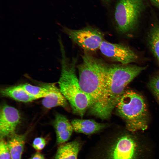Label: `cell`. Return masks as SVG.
<instances>
[{"label": "cell", "instance_id": "10", "mask_svg": "<svg viewBox=\"0 0 159 159\" xmlns=\"http://www.w3.org/2000/svg\"><path fill=\"white\" fill-rule=\"evenodd\" d=\"M53 125L56 134L57 144L60 145L69 140L74 130L71 122L65 116L57 113Z\"/></svg>", "mask_w": 159, "mask_h": 159}, {"label": "cell", "instance_id": "22", "mask_svg": "<svg viewBox=\"0 0 159 159\" xmlns=\"http://www.w3.org/2000/svg\"><path fill=\"white\" fill-rule=\"evenodd\" d=\"M152 4L159 9V0H150Z\"/></svg>", "mask_w": 159, "mask_h": 159}, {"label": "cell", "instance_id": "5", "mask_svg": "<svg viewBox=\"0 0 159 159\" xmlns=\"http://www.w3.org/2000/svg\"><path fill=\"white\" fill-rule=\"evenodd\" d=\"M82 59V62L77 66L79 84L82 90L91 99L92 105L101 93L108 65L86 52Z\"/></svg>", "mask_w": 159, "mask_h": 159}, {"label": "cell", "instance_id": "14", "mask_svg": "<svg viewBox=\"0 0 159 159\" xmlns=\"http://www.w3.org/2000/svg\"><path fill=\"white\" fill-rule=\"evenodd\" d=\"M26 135V133L19 135L14 133L9 137L7 143L11 159H21Z\"/></svg>", "mask_w": 159, "mask_h": 159}, {"label": "cell", "instance_id": "12", "mask_svg": "<svg viewBox=\"0 0 159 159\" xmlns=\"http://www.w3.org/2000/svg\"><path fill=\"white\" fill-rule=\"evenodd\" d=\"M45 85L49 90V93L43 98L42 101L43 105L47 109L59 106L69 110L68 102L59 89L54 84Z\"/></svg>", "mask_w": 159, "mask_h": 159}, {"label": "cell", "instance_id": "9", "mask_svg": "<svg viewBox=\"0 0 159 159\" xmlns=\"http://www.w3.org/2000/svg\"><path fill=\"white\" fill-rule=\"evenodd\" d=\"M20 120V114L16 109L7 104L3 105L0 112V139L15 133Z\"/></svg>", "mask_w": 159, "mask_h": 159}, {"label": "cell", "instance_id": "18", "mask_svg": "<svg viewBox=\"0 0 159 159\" xmlns=\"http://www.w3.org/2000/svg\"><path fill=\"white\" fill-rule=\"evenodd\" d=\"M148 86L159 103V71L151 77L148 82Z\"/></svg>", "mask_w": 159, "mask_h": 159}, {"label": "cell", "instance_id": "17", "mask_svg": "<svg viewBox=\"0 0 159 159\" xmlns=\"http://www.w3.org/2000/svg\"><path fill=\"white\" fill-rule=\"evenodd\" d=\"M20 85L29 95L36 100L43 98L49 93V90L45 84L40 86L27 83Z\"/></svg>", "mask_w": 159, "mask_h": 159}, {"label": "cell", "instance_id": "8", "mask_svg": "<svg viewBox=\"0 0 159 159\" xmlns=\"http://www.w3.org/2000/svg\"><path fill=\"white\" fill-rule=\"evenodd\" d=\"M99 49L106 57L120 64H129L138 60V55L130 47L123 44L113 43L104 40Z\"/></svg>", "mask_w": 159, "mask_h": 159}, {"label": "cell", "instance_id": "11", "mask_svg": "<svg viewBox=\"0 0 159 159\" xmlns=\"http://www.w3.org/2000/svg\"><path fill=\"white\" fill-rule=\"evenodd\" d=\"M85 141L79 137L72 141L60 145L53 159H78Z\"/></svg>", "mask_w": 159, "mask_h": 159}, {"label": "cell", "instance_id": "13", "mask_svg": "<svg viewBox=\"0 0 159 159\" xmlns=\"http://www.w3.org/2000/svg\"><path fill=\"white\" fill-rule=\"evenodd\" d=\"M71 123L75 132L87 135L97 133L109 126L108 124L98 122L92 119H75Z\"/></svg>", "mask_w": 159, "mask_h": 159}, {"label": "cell", "instance_id": "3", "mask_svg": "<svg viewBox=\"0 0 159 159\" xmlns=\"http://www.w3.org/2000/svg\"><path fill=\"white\" fill-rule=\"evenodd\" d=\"M61 72L58 84L60 91L70 104L73 112L82 117L92 105L90 98L81 89L76 73L77 58L70 60L65 54L63 45Z\"/></svg>", "mask_w": 159, "mask_h": 159}, {"label": "cell", "instance_id": "1", "mask_svg": "<svg viewBox=\"0 0 159 159\" xmlns=\"http://www.w3.org/2000/svg\"><path fill=\"white\" fill-rule=\"evenodd\" d=\"M147 67L130 64L108 65L102 92L89 109L90 114L102 120L109 118L127 86Z\"/></svg>", "mask_w": 159, "mask_h": 159}, {"label": "cell", "instance_id": "15", "mask_svg": "<svg viewBox=\"0 0 159 159\" xmlns=\"http://www.w3.org/2000/svg\"><path fill=\"white\" fill-rule=\"evenodd\" d=\"M1 93L4 96L20 102H28L36 100L29 95L20 85L2 88Z\"/></svg>", "mask_w": 159, "mask_h": 159}, {"label": "cell", "instance_id": "2", "mask_svg": "<svg viewBox=\"0 0 159 159\" xmlns=\"http://www.w3.org/2000/svg\"><path fill=\"white\" fill-rule=\"evenodd\" d=\"M145 150L134 133L124 131L101 138L85 159H144Z\"/></svg>", "mask_w": 159, "mask_h": 159}, {"label": "cell", "instance_id": "4", "mask_svg": "<svg viewBox=\"0 0 159 159\" xmlns=\"http://www.w3.org/2000/svg\"><path fill=\"white\" fill-rule=\"evenodd\" d=\"M116 108L118 115L125 122L127 131L134 133L148 128V110L145 99L138 93L131 90H125Z\"/></svg>", "mask_w": 159, "mask_h": 159}, {"label": "cell", "instance_id": "19", "mask_svg": "<svg viewBox=\"0 0 159 159\" xmlns=\"http://www.w3.org/2000/svg\"><path fill=\"white\" fill-rule=\"evenodd\" d=\"M10 151L6 142L4 139H0V159H11Z\"/></svg>", "mask_w": 159, "mask_h": 159}, {"label": "cell", "instance_id": "20", "mask_svg": "<svg viewBox=\"0 0 159 159\" xmlns=\"http://www.w3.org/2000/svg\"><path fill=\"white\" fill-rule=\"evenodd\" d=\"M46 143L45 139L41 137L35 138L32 143L33 147L38 151H40L45 147Z\"/></svg>", "mask_w": 159, "mask_h": 159}, {"label": "cell", "instance_id": "7", "mask_svg": "<svg viewBox=\"0 0 159 159\" xmlns=\"http://www.w3.org/2000/svg\"><path fill=\"white\" fill-rule=\"evenodd\" d=\"M63 30L74 43L86 51H95L99 49L104 40L103 34L98 29L92 27L78 29L64 27Z\"/></svg>", "mask_w": 159, "mask_h": 159}, {"label": "cell", "instance_id": "21", "mask_svg": "<svg viewBox=\"0 0 159 159\" xmlns=\"http://www.w3.org/2000/svg\"><path fill=\"white\" fill-rule=\"evenodd\" d=\"M29 159H44V158L42 154L37 152L32 155Z\"/></svg>", "mask_w": 159, "mask_h": 159}, {"label": "cell", "instance_id": "16", "mask_svg": "<svg viewBox=\"0 0 159 159\" xmlns=\"http://www.w3.org/2000/svg\"><path fill=\"white\" fill-rule=\"evenodd\" d=\"M147 40L148 47L156 59L159 68V22H155L152 24L148 33Z\"/></svg>", "mask_w": 159, "mask_h": 159}, {"label": "cell", "instance_id": "6", "mask_svg": "<svg viewBox=\"0 0 159 159\" xmlns=\"http://www.w3.org/2000/svg\"><path fill=\"white\" fill-rule=\"evenodd\" d=\"M145 7V0H119L114 15L118 31L127 35L134 32Z\"/></svg>", "mask_w": 159, "mask_h": 159}]
</instances>
